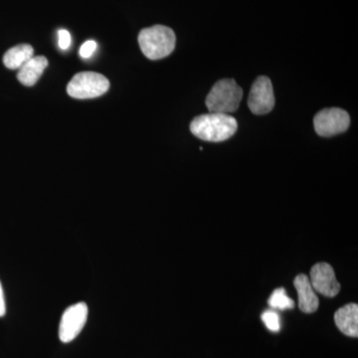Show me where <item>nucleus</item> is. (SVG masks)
<instances>
[{
	"instance_id": "1",
	"label": "nucleus",
	"mask_w": 358,
	"mask_h": 358,
	"mask_svg": "<svg viewBox=\"0 0 358 358\" xmlns=\"http://www.w3.org/2000/svg\"><path fill=\"white\" fill-rule=\"evenodd\" d=\"M238 124L232 115L209 113L194 117L190 131L196 138L210 143L227 141L236 133Z\"/></svg>"
},
{
	"instance_id": "2",
	"label": "nucleus",
	"mask_w": 358,
	"mask_h": 358,
	"mask_svg": "<svg viewBox=\"0 0 358 358\" xmlns=\"http://www.w3.org/2000/svg\"><path fill=\"white\" fill-rule=\"evenodd\" d=\"M176 37L173 30L164 25L145 28L138 35V44L143 55L150 60H159L173 53Z\"/></svg>"
},
{
	"instance_id": "3",
	"label": "nucleus",
	"mask_w": 358,
	"mask_h": 358,
	"mask_svg": "<svg viewBox=\"0 0 358 358\" xmlns=\"http://www.w3.org/2000/svg\"><path fill=\"white\" fill-rule=\"evenodd\" d=\"M243 98V90L233 79L219 80L206 96L205 103L210 113L229 115L236 112Z\"/></svg>"
},
{
	"instance_id": "4",
	"label": "nucleus",
	"mask_w": 358,
	"mask_h": 358,
	"mask_svg": "<svg viewBox=\"0 0 358 358\" xmlns=\"http://www.w3.org/2000/svg\"><path fill=\"white\" fill-rule=\"evenodd\" d=\"M110 82L103 75L95 72L78 73L68 84L67 92L75 99H93L107 93Z\"/></svg>"
},
{
	"instance_id": "5",
	"label": "nucleus",
	"mask_w": 358,
	"mask_h": 358,
	"mask_svg": "<svg viewBox=\"0 0 358 358\" xmlns=\"http://www.w3.org/2000/svg\"><path fill=\"white\" fill-rule=\"evenodd\" d=\"M350 124V115L338 108L322 110L313 119L315 131L324 138L345 133Z\"/></svg>"
},
{
	"instance_id": "6",
	"label": "nucleus",
	"mask_w": 358,
	"mask_h": 358,
	"mask_svg": "<svg viewBox=\"0 0 358 358\" xmlns=\"http://www.w3.org/2000/svg\"><path fill=\"white\" fill-rule=\"evenodd\" d=\"M87 317H88V306L83 301L66 308L59 326V338L61 341L68 343L74 341L84 329Z\"/></svg>"
},
{
	"instance_id": "7",
	"label": "nucleus",
	"mask_w": 358,
	"mask_h": 358,
	"mask_svg": "<svg viewBox=\"0 0 358 358\" xmlns=\"http://www.w3.org/2000/svg\"><path fill=\"white\" fill-rule=\"evenodd\" d=\"M274 106L275 95L272 82L268 77L257 78L249 94L250 110L255 115H265L274 109Z\"/></svg>"
},
{
	"instance_id": "8",
	"label": "nucleus",
	"mask_w": 358,
	"mask_h": 358,
	"mask_svg": "<svg viewBox=\"0 0 358 358\" xmlns=\"http://www.w3.org/2000/svg\"><path fill=\"white\" fill-rule=\"evenodd\" d=\"M310 284L317 293L334 298L341 291L334 268L327 263H317L310 270Z\"/></svg>"
},
{
	"instance_id": "9",
	"label": "nucleus",
	"mask_w": 358,
	"mask_h": 358,
	"mask_svg": "<svg viewBox=\"0 0 358 358\" xmlns=\"http://www.w3.org/2000/svg\"><path fill=\"white\" fill-rule=\"evenodd\" d=\"M294 286L299 298V308L301 312L313 313L319 308L320 301L310 282V278L301 274L294 280Z\"/></svg>"
},
{
	"instance_id": "10",
	"label": "nucleus",
	"mask_w": 358,
	"mask_h": 358,
	"mask_svg": "<svg viewBox=\"0 0 358 358\" xmlns=\"http://www.w3.org/2000/svg\"><path fill=\"white\" fill-rule=\"evenodd\" d=\"M334 322L339 331L348 336L357 338L358 336V306L348 303L339 308L334 315Z\"/></svg>"
},
{
	"instance_id": "11",
	"label": "nucleus",
	"mask_w": 358,
	"mask_h": 358,
	"mask_svg": "<svg viewBox=\"0 0 358 358\" xmlns=\"http://www.w3.org/2000/svg\"><path fill=\"white\" fill-rule=\"evenodd\" d=\"M48 66V60L44 56H34L18 70L17 79L26 87L34 86L44 70Z\"/></svg>"
},
{
	"instance_id": "12",
	"label": "nucleus",
	"mask_w": 358,
	"mask_h": 358,
	"mask_svg": "<svg viewBox=\"0 0 358 358\" xmlns=\"http://www.w3.org/2000/svg\"><path fill=\"white\" fill-rule=\"evenodd\" d=\"M32 57H34V49L31 45L20 44L9 49L4 54L3 63L8 69L20 70Z\"/></svg>"
},
{
	"instance_id": "13",
	"label": "nucleus",
	"mask_w": 358,
	"mask_h": 358,
	"mask_svg": "<svg viewBox=\"0 0 358 358\" xmlns=\"http://www.w3.org/2000/svg\"><path fill=\"white\" fill-rule=\"evenodd\" d=\"M268 303V306L274 310H291L294 307V301L287 296L286 289L284 288L275 289L271 294Z\"/></svg>"
},
{
	"instance_id": "14",
	"label": "nucleus",
	"mask_w": 358,
	"mask_h": 358,
	"mask_svg": "<svg viewBox=\"0 0 358 358\" xmlns=\"http://www.w3.org/2000/svg\"><path fill=\"white\" fill-rule=\"evenodd\" d=\"M262 320L268 331L278 333L281 329V320L279 315L275 310H266L263 313Z\"/></svg>"
},
{
	"instance_id": "15",
	"label": "nucleus",
	"mask_w": 358,
	"mask_h": 358,
	"mask_svg": "<svg viewBox=\"0 0 358 358\" xmlns=\"http://www.w3.org/2000/svg\"><path fill=\"white\" fill-rule=\"evenodd\" d=\"M96 47H98V45H96V41H94V40H88V41L85 42V43L82 45L81 48H80V56L83 59L92 57L96 50Z\"/></svg>"
},
{
	"instance_id": "16",
	"label": "nucleus",
	"mask_w": 358,
	"mask_h": 358,
	"mask_svg": "<svg viewBox=\"0 0 358 358\" xmlns=\"http://www.w3.org/2000/svg\"><path fill=\"white\" fill-rule=\"evenodd\" d=\"M72 43V38L69 31L66 29H60L58 31V45L62 50H67L69 49Z\"/></svg>"
},
{
	"instance_id": "17",
	"label": "nucleus",
	"mask_w": 358,
	"mask_h": 358,
	"mask_svg": "<svg viewBox=\"0 0 358 358\" xmlns=\"http://www.w3.org/2000/svg\"><path fill=\"white\" fill-rule=\"evenodd\" d=\"M6 300H4L3 289H2L1 282H0V317L6 315Z\"/></svg>"
}]
</instances>
